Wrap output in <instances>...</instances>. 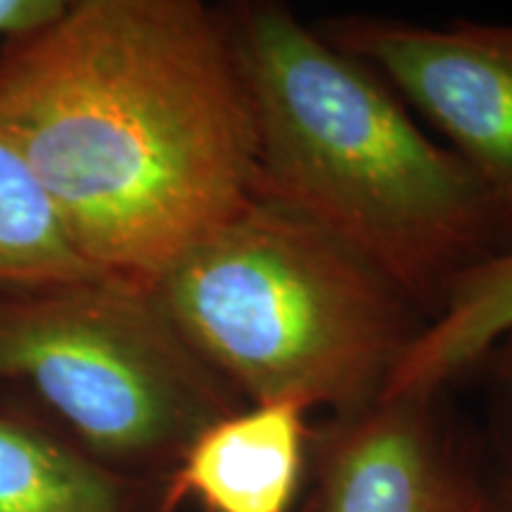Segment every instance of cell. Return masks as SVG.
I'll list each match as a JSON object with an SVG mask.
<instances>
[{
  "label": "cell",
  "mask_w": 512,
  "mask_h": 512,
  "mask_svg": "<svg viewBox=\"0 0 512 512\" xmlns=\"http://www.w3.org/2000/svg\"><path fill=\"white\" fill-rule=\"evenodd\" d=\"M0 131L79 252L147 290L254 197V112L223 5L67 0L0 46Z\"/></svg>",
  "instance_id": "cell-1"
},
{
  "label": "cell",
  "mask_w": 512,
  "mask_h": 512,
  "mask_svg": "<svg viewBox=\"0 0 512 512\" xmlns=\"http://www.w3.org/2000/svg\"><path fill=\"white\" fill-rule=\"evenodd\" d=\"M223 12L252 100L254 197L363 256L430 320L456 278L501 252L477 176L290 5Z\"/></svg>",
  "instance_id": "cell-2"
},
{
  "label": "cell",
  "mask_w": 512,
  "mask_h": 512,
  "mask_svg": "<svg viewBox=\"0 0 512 512\" xmlns=\"http://www.w3.org/2000/svg\"><path fill=\"white\" fill-rule=\"evenodd\" d=\"M245 403L344 415L368 406L427 316L363 256L252 197L152 287Z\"/></svg>",
  "instance_id": "cell-3"
},
{
  "label": "cell",
  "mask_w": 512,
  "mask_h": 512,
  "mask_svg": "<svg viewBox=\"0 0 512 512\" xmlns=\"http://www.w3.org/2000/svg\"><path fill=\"white\" fill-rule=\"evenodd\" d=\"M0 389L105 465L155 482L211 422L247 406L155 292L107 275L0 292Z\"/></svg>",
  "instance_id": "cell-4"
},
{
  "label": "cell",
  "mask_w": 512,
  "mask_h": 512,
  "mask_svg": "<svg viewBox=\"0 0 512 512\" xmlns=\"http://www.w3.org/2000/svg\"><path fill=\"white\" fill-rule=\"evenodd\" d=\"M332 46L396 86L477 176L512 249V24H415L339 15L316 27ZM498 252V254H501Z\"/></svg>",
  "instance_id": "cell-5"
},
{
  "label": "cell",
  "mask_w": 512,
  "mask_h": 512,
  "mask_svg": "<svg viewBox=\"0 0 512 512\" xmlns=\"http://www.w3.org/2000/svg\"><path fill=\"white\" fill-rule=\"evenodd\" d=\"M302 512H494L482 448L437 396H380L311 427Z\"/></svg>",
  "instance_id": "cell-6"
},
{
  "label": "cell",
  "mask_w": 512,
  "mask_h": 512,
  "mask_svg": "<svg viewBox=\"0 0 512 512\" xmlns=\"http://www.w3.org/2000/svg\"><path fill=\"white\" fill-rule=\"evenodd\" d=\"M309 411L290 401L247 403L211 422L166 479L176 512H294L309 475Z\"/></svg>",
  "instance_id": "cell-7"
},
{
  "label": "cell",
  "mask_w": 512,
  "mask_h": 512,
  "mask_svg": "<svg viewBox=\"0 0 512 512\" xmlns=\"http://www.w3.org/2000/svg\"><path fill=\"white\" fill-rule=\"evenodd\" d=\"M0 512H176L166 482L105 465L27 396L0 389Z\"/></svg>",
  "instance_id": "cell-8"
},
{
  "label": "cell",
  "mask_w": 512,
  "mask_h": 512,
  "mask_svg": "<svg viewBox=\"0 0 512 512\" xmlns=\"http://www.w3.org/2000/svg\"><path fill=\"white\" fill-rule=\"evenodd\" d=\"M512 330V249L479 261L448 287L380 396H437Z\"/></svg>",
  "instance_id": "cell-9"
},
{
  "label": "cell",
  "mask_w": 512,
  "mask_h": 512,
  "mask_svg": "<svg viewBox=\"0 0 512 512\" xmlns=\"http://www.w3.org/2000/svg\"><path fill=\"white\" fill-rule=\"evenodd\" d=\"M102 278L15 143L0 131V292Z\"/></svg>",
  "instance_id": "cell-10"
},
{
  "label": "cell",
  "mask_w": 512,
  "mask_h": 512,
  "mask_svg": "<svg viewBox=\"0 0 512 512\" xmlns=\"http://www.w3.org/2000/svg\"><path fill=\"white\" fill-rule=\"evenodd\" d=\"M472 370H482L489 406V448L484 475L491 510L512 512V330L498 337Z\"/></svg>",
  "instance_id": "cell-11"
},
{
  "label": "cell",
  "mask_w": 512,
  "mask_h": 512,
  "mask_svg": "<svg viewBox=\"0 0 512 512\" xmlns=\"http://www.w3.org/2000/svg\"><path fill=\"white\" fill-rule=\"evenodd\" d=\"M67 8V0H0V46L46 29Z\"/></svg>",
  "instance_id": "cell-12"
}]
</instances>
